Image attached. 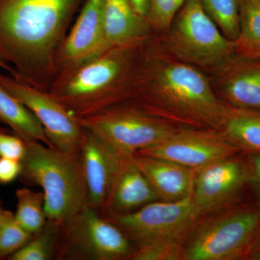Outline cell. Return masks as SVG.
<instances>
[{
	"label": "cell",
	"mask_w": 260,
	"mask_h": 260,
	"mask_svg": "<svg viewBox=\"0 0 260 260\" xmlns=\"http://www.w3.org/2000/svg\"><path fill=\"white\" fill-rule=\"evenodd\" d=\"M102 19V0H86L74 25L59 45V70L80 64L107 50Z\"/></svg>",
	"instance_id": "13"
},
{
	"label": "cell",
	"mask_w": 260,
	"mask_h": 260,
	"mask_svg": "<svg viewBox=\"0 0 260 260\" xmlns=\"http://www.w3.org/2000/svg\"><path fill=\"white\" fill-rule=\"evenodd\" d=\"M81 0H0V59L14 78L48 92L56 53Z\"/></svg>",
	"instance_id": "2"
},
{
	"label": "cell",
	"mask_w": 260,
	"mask_h": 260,
	"mask_svg": "<svg viewBox=\"0 0 260 260\" xmlns=\"http://www.w3.org/2000/svg\"><path fill=\"white\" fill-rule=\"evenodd\" d=\"M0 85L39 119L53 148L65 153L80 151L85 129L50 94L2 72Z\"/></svg>",
	"instance_id": "10"
},
{
	"label": "cell",
	"mask_w": 260,
	"mask_h": 260,
	"mask_svg": "<svg viewBox=\"0 0 260 260\" xmlns=\"http://www.w3.org/2000/svg\"><path fill=\"white\" fill-rule=\"evenodd\" d=\"M205 13L224 37L229 40L237 39L240 23L242 0H200Z\"/></svg>",
	"instance_id": "23"
},
{
	"label": "cell",
	"mask_w": 260,
	"mask_h": 260,
	"mask_svg": "<svg viewBox=\"0 0 260 260\" xmlns=\"http://www.w3.org/2000/svg\"><path fill=\"white\" fill-rule=\"evenodd\" d=\"M158 195L131 157H124L102 211L104 216L133 213L159 200Z\"/></svg>",
	"instance_id": "16"
},
{
	"label": "cell",
	"mask_w": 260,
	"mask_h": 260,
	"mask_svg": "<svg viewBox=\"0 0 260 260\" xmlns=\"http://www.w3.org/2000/svg\"><path fill=\"white\" fill-rule=\"evenodd\" d=\"M164 37L159 40L174 57L212 74L237 54L200 0L184 2Z\"/></svg>",
	"instance_id": "6"
},
{
	"label": "cell",
	"mask_w": 260,
	"mask_h": 260,
	"mask_svg": "<svg viewBox=\"0 0 260 260\" xmlns=\"http://www.w3.org/2000/svg\"><path fill=\"white\" fill-rule=\"evenodd\" d=\"M102 19L107 49L142 44L153 37L146 18L129 0H102Z\"/></svg>",
	"instance_id": "18"
},
{
	"label": "cell",
	"mask_w": 260,
	"mask_h": 260,
	"mask_svg": "<svg viewBox=\"0 0 260 260\" xmlns=\"http://www.w3.org/2000/svg\"><path fill=\"white\" fill-rule=\"evenodd\" d=\"M247 259L260 260V232L256 237L255 242L251 246Z\"/></svg>",
	"instance_id": "32"
},
{
	"label": "cell",
	"mask_w": 260,
	"mask_h": 260,
	"mask_svg": "<svg viewBox=\"0 0 260 260\" xmlns=\"http://www.w3.org/2000/svg\"><path fill=\"white\" fill-rule=\"evenodd\" d=\"M35 237L17 221L10 210L0 211V259L9 257Z\"/></svg>",
	"instance_id": "25"
},
{
	"label": "cell",
	"mask_w": 260,
	"mask_h": 260,
	"mask_svg": "<svg viewBox=\"0 0 260 260\" xmlns=\"http://www.w3.org/2000/svg\"><path fill=\"white\" fill-rule=\"evenodd\" d=\"M186 239H162L138 246L131 259H185L184 243Z\"/></svg>",
	"instance_id": "26"
},
{
	"label": "cell",
	"mask_w": 260,
	"mask_h": 260,
	"mask_svg": "<svg viewBox=\"0 0 260 260\" xmlns=\"http://www.w3.org/2000/svg\"><path fill=\"white\" fill-rule=\"evenodd\" d=\"M20 161L13 159L0 158V185L10 184L20 176Z\"/></svg>",
	"instance_id": "30"
},
{
	"label": "cell",
	"mask_w": 260,
	"mask_h": 260,
	"mask_svg": "<svg viewBox=\"0 0 260 260\" xmlns=\"http://www.w3.org/2000/svg\"><path fill=\"white\" fill-rule=\"evenodd\" d=\"M238 55L260 59V0H242L240 23L234 41Z\"/></svg>",
	"instance_id": "21"
},
{
	"label": "cell",
	"mask_w": 260,
	"mask_h": 260,
	"mask_svg": "<svg viewBox=\"0 0 260 260\" xmlns=\"http://www.w3.org/2000/svg\"><path fill=\"white\" fill-rule=\"evenodd\" d=\"M2 210H3V208H2L1 203H0V211H1Z\"/></svg>",
	"instance_id": "34"
},
{
	"label": "cell",
	"mask_w": 260,
	"mask_h": 260,
	"mask_svg": "<svg viewBox=\"0 0 260 260\" xmlns=\"http://www.w3.org/2000/svg\"><path fill=\"white\" fill-rule=\"evenodd\" d=\"M200 220L186 237V260L247 259L260 232V204L239 203Z\"/></svg>",
	"instance_id": "5"
},
{
	"label": "cell",
	"mask_w": 260,
	"mask_h": 260,
	"mask_svg": "<svg viewBox=\"0 0 260 260\" xmlns=\"http://www.w3.org/2000/svg\"><path fill=\"white\" fill-rule=\"evenodd\" d=\"M134 251L125 233L88 205L60 227L56 256L62 259L120 260L131 259Z\"/></svg>",
	"instance_id": "8"
},
{
	"label": "cell",
	"mask_w": 260,
	"mask_h": 260,
	"mask_svg": "<svg viewBox=\"0 0 260 260\" xmlns=\"http://www.w3.org/2000/svg\"><path fill=\"white\" fill-rule=\"evenodd\" d=\"M242 153L196 171L191 198L202 215L240 203L246 189H250L247 157Z\"/></svg>",
	"instance_id": "11"
},
{
	"label": "cell",
	"mask_w": 260,
	"mask_h": 260,
	"mask_svg": "<svg viewBox=\"0 0 260 260\" xmlns=\"http://www.w3.org/2000/svg\"><path fill=\"white\" fill-rule=\"evenodd\" d=\"M143 44L110 48L83 63L61 68L48 93L78 119L127 104Z\"/></svg>",
	"instance_id": "3"
},
{
	"label": "cell",
	"mask_w": 260,
	"mask_h": 260,
	"mask_svg": "<svg viewBox=\"0 0 260 260\" xmlns=\"http://www.w3.org/2000/svg\"><path fill=\"white\" fill-rule=\"evenodd\" d=\"M78 119L84 129L126 157L160 144L180 128L127 104Z\"/></svg>",
	"instance_id": "7"
},
{
	"label": "cell",
	"mask_w": 260,
	"mask_h": 260,
	"mask_svg": "<svg viewBox=\"0 0 260 260\" xmlns=\"http://www.w3.org/2000/svg\"><path fill=\"white\" fill-rule=\"evenodd\" d=\"M213 75L227 105L260 111V59L237 54Z\"/></svg>",
	"instance_id": "15"
},
{
	"label": "cell",
	"mask_w": 260,
	"mask_h": 260,
	"mask_svg": "<svg viewBox=\"0 0 260 260\" xmlns=\"http://www.w3.org/2000/svg\"><path fill=\"white\" fill-rule=\"evenodd\" d=\"M26 150V143L18 135H11L0 129V158L20 160Z\"/></svg>",
	"instance_id": "28"
},
{
	"label": "cell",
	"mask_w": 260,
	"mask_h": 260,
	"mask_svg": "<svg viewBox=\"0 0 260 260\" xmlns=\"http://www.w3.org/2000/svg\"><path fill=\"white\" fill-rule=\"evenodd\" d=\"M80 157L88 189L89 206L102 211L124 157L85 129Z\"/></svg>",
	"instance_id": "14"
},
{
	"label": "cell",
	"mask_w": 260,
	"mask_h": 260,
	"mask_svg": "<svg viewBox=\"0 0 260 260\" xmlns=\"http://www.w3.org/2000/svg\"><path fill=\"white\" fill-rule=\"evenodd\" d=\"M60 226L47 222L42 232L9 256L10 260H48L56 256Z\"/></svg>",
	"instance_id": "24"
},
{
	"label": "cell",
	"mask_w": 260,
	"mask_h": 260,
	"mask_svg": "<svg viewBox=\"0 0 260 260\" xmlns=\"http://www.w3.org/2000/svg\"><path fill=\"white\" fill-rule=\"evenodd\" d=\"M17 221L32 235H37L47 224L45 198L43 192H37L28 188L16 191Z\"/></svg>",
	"instance_id": "22"
},
{
	"label": "cell",
	"mask_w": 260,
	"mask_h": 260,
	"mask_svg": "<svg viewBox=\"0 0 260 260\" xmlns=\"http://www.w3.org/2000/svg\"><path fill=\"white\" fill-rule=\"evenodd\" d=\"M135 11L146 18L150 8V0H129Z\"/></svg>",
	"instance_id": "31"
},
{
	"label": "cell",
	"mask_w": 260,
	"mask_h": 260,
	"mask_svg": "<svg viewBox=\"0 0 260 260\" xmlns=\"http://www.w3.org/2000/svg\"><path fill=\"white\" fill-rule=\"evenodd\" d=\"M127 104L179 127L216 131L229 107L203 70L174 57L153 37L140 47Z\"/></svg>",
	"instance_id": "1"
},
{
	"label": "cell",
	"mask_w": 260,
	"mask_h": 260,
	"mask_svg": "<svg viewBox=\"0 0 260 260\" xmlns=\"http://www.w3.org/2000/svg\"><path fill=\"white\" fill-rule=\"evenodd\" d=\"M186 0H150L146 20L153 34H164L169 30Z\"/></svg>",
	"instance_id": "27"
},
{
	"label": "cell",
	"mask_w": 260,
	"mask_h": 260,
	"mask_svg": "<svg viewBox=\"0 0 260 260\" xmlns=\"http://www.w3.org/2000/svg\"><path fill=\"white\" fill-rule=\"evenodd\" d=\"M0 70H4L5 72H8V73H10V75H11V76H14L15 75V71L13 69V68H11L10 65L6 64V63L2 60L1 59H0Z\"/></svg>",
	"instance_id": "33"
},
{
	"label": "cell",
	"mask_w": 260,
	"mask_h": 260,
	"mask_svg": "<svg viewBox=\"0 0 260 260\" xmlns=\"http://www.w3.org/2000/svg\"><path fill=\"white\" fill-rule=\"evenodd\" d=\"M132 160L143 173L162 201L191 196L196 171L167 159L136 153Z\"/></svg>",
	"instance_id": "17"
},
{
	"label": "cell",
	"mask_w": 260,
	"mask_h": 260,
	"mask_svg": "<svg viewBox=\"0 0 260 260\" xmlns=\"http://www.w3.org/2000/svg\"><path fill=\"white\" fill-rule=\"evenodd\" d=\"M203 215L191 196L178 201H157L136 211L107 217L140 246L162 239H186Z\"/></svg>",
	"instance_id": "9"
},
{
	"label": "cell",
	"mask_w": 260,
	"mask_h": 260,
	"mask_svg": "<svg viewBox=\"0 0 260 260\" xmlns=\"http://www.w3.org/2000/svg\"><path fill=\"white\" fill-rule=\"evenodd\" d=\"M242 153L220 131L180 127L161 143L139 153L172 160L197 171Z\"/></svg>",
	"instance_id": "12"
},
{
	"label": "cell",
	"mask_w": 260,
	"mask_h": 260,
	"mask_svg": "<svg viewBox=\"0 0 260 260\" xmlns=\"http://www.w3.org/2000/svg\"><path fill=\"white\" fill-rule=\"evenodd\" d=\"M220 133L244 153H260V111L229 106Z\"/></svg>",
	"instance_id": "20"
},
{
	"label": "cell",
	"mask_w": 260,
	"mask_h": 260,
	"mask_svg": "<svg viewBox=\"0 0 260 260\" xmlns=\"http://www.w3.org/2000/svg\"><path fill=\"white\" fill-rule=\"evenodd\" d=\"M20 180L38 185L45 198L48 222L63 226L88 205L80 153H65L40 142H25Z\"/></svg>",
	"instance_id": "4"
},
{
	"label": "cell",
	"mask_w": 260,
	"mask_h": 260,
	"mask_svg": "<svg viewBox=\"0 0 260 260\" xmlns=\"http://www.w3.org/2000/svg\"><path fill=\"white\" fill-rule=\"evenodd\" d=\"M0 123L10 126L25 142H40L53 148L42 124L30 110L0 85Z\"/></svg>",
	"instance_id": "19"
},
{
	"label": "cell",
	"mask_w": 260,
	"mask_h": 260,
	"mask_svg": "<svg viewBox=\"0 0 260 260\" xmlns=\"http://www.w3.org/2000/svg\"><path fill=\"white\" fill-rule=\"evenodd\" d=\"M249 168V187L260 204V153H246Z\"/></svg>",
	"instance_id": "29"
}]
</instances>
